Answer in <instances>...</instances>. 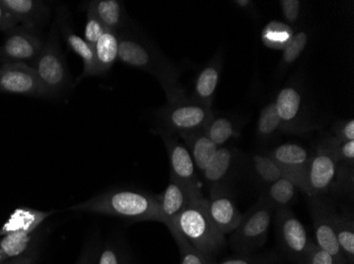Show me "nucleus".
<instances>
[{
  "label": "nucleus",
  "mask_w": 354,
  "mask_h": 264,
  "mask_svg": "<svg viewBox=\"0 0 354 264\" xmlns=\"http://www.w3.org/2000/svg\"><path fill=\"white\" fill-rule=\"evenodd\" d=\"M118 34L120 63L152 75L162 86L167 102L186 97L180 83V69L150 39L131 30Z\"/></svg>",
  "instance_id": "f257e3e1"
},
{
  "label": "nucleus",
  "mask_w": 354,
  "mask_h": 264,
  "mask_svg": "<svg viewBox=\"0 0 354 264\" xmlns=\"http://www.w3.org/2000/svg\"><path fill=\"white\" fill-rule=\"evenodd\" d=\"M71 210L105 214L130 221L162 222L156 194L141 190H111L87 201L71 206Z\"/></svg>",
  "instance_id": "f03ea898"
},
{
  "label": "nucleus",
  "mask_w": 354,
  "mask_h": 264,
  "mask_svg": "<svg viewBox=\"0 0 354 264\" xmlns=\"http://www.w3.org/2000/svg\"><path fill=\"white\" fill-rule=\"evenodd\" d=\"M170 233L182 235L193 247L212 258L224 249L225 236L212 223L207 212V199L201 192L193 194L188 206L169 227Z\"/></svg>",
  "instance_id": "7ed1b4c3"
},
{
  "label": "nucleus",
  "mask_w": 354,
  "mask_h": 264,
  "mask_svg": "<svg viewBox=\"0 0 354 264\" xmlns=\"http://www.w3.org/2000/svg\"><path fill=\"white\" fill-rule=\"evenodd\" d=\"M30 65L37 72L41 84L47 92L48 99L61 97L71 88L73 79L66 57L62 51L57 23H55L48 35L43 50Z\"/></svg>",
  "instance_id": "20e7f679"
},
{
  "label": "nucleus",
  "mask_w": 354,
  "mask_h": 264,
  "mask_svg": "<svg viewBox=\"0 0 354 264\" xmlns=\"http://www.w3.org/2000/svg\"><path fill=\"white\" fill-rule=\"evenodd\" d=\"M162 130L175 136L192 134L205 130L208 123L214 118L212 107L184 97L167 102L155 112Z\"/></svg>",
  "instance_id": "39448f33"
},
{
  "label": "nucleus",
  "mask_w": 354,
  "mask_h": 264,
  "mask_svg": "<svg viewBox=\"0 0 354 264\" xmlns=\"http://www.w3.org/2000/svg\"><path fill=\"white\" fill-rule=\"evenodd\" d=\"M274 208L260 196L230 238L232 249L240 254H252L264 245L272 224Z\"/></svg>",
  "instance_id": "423d86ee"
},
{
  "label": "nucleus",
  "mask_w": 354,
  "mask_h": 264,
  "mask_svg": "<svg viewBox=\"0 0 354 264\" xmlns=\"http://www.w3.org/2000/svg\"><path fill=\"white\" fill-rule=\"evenodd\" d=\"M345 165L334 158L325 144L320 145L311 156L307 170V196L320 198L337 190L347 180Z\"/></svg>",
  "instance_id": "0eeeda50"
},
{
  "label": "nucleus",
  "mask_w": 354,
  "mask_h": 264,
  "mask_svg": "<svg viewBox=\"0 0 354 264\" xmlns=\"http://www.w3.org/2000/svg\"><path fill=\"white\" fill-rule=\"evenodd\" d=\"M45 41L39 30L17 26L6 33L5 41L0 45V65H31L43 50Z\"/></svg>",
  "instance_id": "6e6552de"
},
{
  "label": "nucleus",
  "mask_w": 354,
  "mask_h": 264,
  "mask_svg": "<svg viewBox=\"0 0 354 264\" xmlns=\"http://www.w3.org/2000/svg\"><path fill=\"white\" fill-rule=\"evenodd\" d=\"M276 232L282 252L296 263H301L312 240L291 208L276 210Z\"/></svg>",
  "instance_id": "1a4fd4ad"
},
{
  "label": "nucleus",
  "mask_w": 354,
  "mask_h": 264,
  "mask_svg": "<svg viewBox=\"0 0 354 264\" xmlns=\"http://www.w3.org/2000/svg\"><path fill=\"white\" fill-rule=\"evenodd\" d=\"M310 214L315 233V244L339 264H348L342 253L334 230L335 210L320 198H309Z\"/></svg>",
  "instance_id": "9d476101"
},
{
  "label": "nucleus",
  "mask_w": 354,
  "mask_h": 264,
  "mask_svg": "<svg viewBox=\"0 0 354 264\" xmlns=\"http://www.w3.org/2000/svg\"><path fill=\"white\" fill-rule=\"evenodd\" d=\"M0 92L48 99L37 72L27 63L0 65Z\"/></svg>",
  "instance_id": "9b49d317"
},
{
  "label": "nucleus",
  "mask_w": 354,
  "mask_h": 264,
  "mask_svg": "<svg viewBox=\"0 0 354 264\" xmlns=\"http://www.w3.org/2000/svg\"><path fill=\"white\" fill-rule=\"evenodd\" d=\"M158 134L164 141L170 164V179L180 182L191 190H201L198 172L186 145L175 134L159 129Z\"/></svg>",
  "instance_id": "f8f14e48"
},
{
  "label": "nucleus",
  "mask_w": 354,
  "mask_h": 264,
  "mask_svg": "<svg viewBox=\"0 0 354 264\" xmlns=\"http://www.w3.org/2000/svg\"><path fill=\"white\" fill-rule=\"evenodd\" d=\"M274 102L281 121L282 132L301 134L313 128V125L306 120L302 94L297 86L284 87L278 92Z\"/></svg>",
  "instance_id": "ddd939ff"
},
{
  "label": "nucleus",
  "mask_w": 354,
  "mask_h": 264,
  "mask_svg": "<svg viewBox=\"0 0 354 264\" xmlns=\"http://www.w3.org/2000/svg\"><path fill=\"white\" fill-rule=\"evenodd\" d=\"M207 212L216 230L224 236L234 233L243 219V214L236 207L227 188L210 190Z\"/></svg>",
  "instance_id": "4468645a"
},
{
  "label": "nucleus",
  "mask_w": 354,
  "mask_h": 264,
  "mask_svg": "<svg viewBox=\"0 0 354 264\" xmlns=\"http://www.w3.org/2000/svg\"><path fill=\"white\" fill-rule=\"evenodd\" d=\"M59 17L57 19V26L61 32L64 41H66L67 47L71 52L81 57L83 61V71L80 75L77 81L95 77V47L89 45L83 37H80L73 31L68 19V12L65 8L59 10Z\"/></svg>",
  "instance_id": "2eb2a0df"
},
{
  "label": "nucleus",
  "mask_w": 354,
  "mask_h": 264,
  "mask_svg": "<svg viewBox=\"0 0 354 264\" xmlns=\"http://www.w3.org/2000/svg\"><path fill=\"white\" fill-rule=\"evenodd\" d=\"M239 152L232 147H218L214 158L202 172L209 190L227 188L228 181L234 176L239 162Z\"/></svg>",
  "instance_id": "dca6fc26"
},
{
  "label": "nucleus",
  "mask_w": 354,
  "mask_h": 264,
  "mask_svg": "<svg viewBox=\"0 0 354 264\" xmlns=\"http://www.w3.org/2000/svg\"><path fill=\"white\" fill-rule=\"evenodd\" d=\"M19 26L41 30L50 16V5L41 0H0Z\"/></svg>",
  "instance_id": "f3484780"
},
{
  "label": "nucleus",
  "mask_w": 354,
  "mask_h": 264,
  "mask_svg": "<svg viewBox=\"0 0 354 264\" xmlns=\"http://www.w3.org/2000/svg\"><path fill=\"white\" fill-rule=\"evenodd\" d=\"M201 192V190H191L183 185L180 182L170 179L168 186L162 194L157 196L159 210L162 214V223L167 227H170L183 212L188 206L193 194Z\"/></svg>",
  "instance_id": "a211bd4d"
},
{
  "label": "nucleus",
  "mask_w": 354,
  "mask_h": 264,
  "mask_svg": "<svg viewBox=\"0 0 354 264\" xmlns=\"http://www.w3.org/2000/svg\"><path fill=\"white\" fill-rule=\"evenodd\" d=\"M222 53H216L196 75L191 99L203 103L207 106L212 107L214 94L222 74Z\"/></svg>",
  "instance_id": "6ab92c4d"
},
{
  "label": "nucleus",
  "mask_w": 354,
  "mask_h": 264,
  "mask_svg": "<svg viewBox=\"0 0 354 264\" xmlns=\"http://www.w3.org/2000/svg\"><path fill=\"white\" fill-rule=\"evenodd\" d=\"M86 8L91 9L105 29L120 33L129 29V16L119 0H91Z\"/></svg>",
  "instance_id": "aec40b11"
},
{
  "label": "nucleus",
  "mask_w": 354,
  "mask_h": 264,
  "mask_svg": "<svg viewBox=\"0 0 354 264\" xmlns=\"http://www.w3.org/2000/svg\"><path fill=\"white\" fill-rule=\"evenodd\" d=\"M53 212L29 207L17 208L0 228V237L13 233H35L39 226Z\"/></svg>",
  "instance_id": "412c9836"
},
{
  "label": "nucleus",
  "mask_w": 354,
  "mask_h": 264,
  "mask_svg": "<svg viewBox=\"0 0 354 264\" xmlns=\"http://www.w3.org/2000/svg\"><path fill=\"white\" fill-rule=\"evenodd\" d=\"M95 77L107 74L114 67L119 57V34L105 29L102 37L95 45Z\"/></svg>",
  "instance_id": "4be33fe9"
},
{
  "label": "nucleus",
  "mask_w": 354,
  "mask_h": 264,
  "mask_svg": "<svg viewBox=\"0 0 354 264\" xmlns=\"http://www.w3.org/2000/svg\"><path fill=\"white\" fill-rule=\"evenodd\" d=\"M180 136L184 141L187 150L190 152L198 172L202 174L205 168L207 167V165L214 158L218 147L207 136L205 130L182 134Z\"/></svg>",
  "instance_id": "5701e85b"
},
{
  "label": "nucleus",
  "mask_w": 354,
  "mask_h": 264,
  "mask_svg": "<svg viewBox=\"0 0 354 264\" xmlns=\"http://www.w3.org/2000/svg\"><path fill=\"white\" fill-rule=\"evenodd\" d=\"M268 156L275 161L282 170L307 168L310 156L306 147L295 143H286L270 150Z\"/></svg>",
  "instance_id": "b1692460"
},
{
  "label": "nucleus",
  "mask_w": 354,
  "mask_h": 264,
  "mask_svg": "<svg viewBox=\"0 0 354 264\" xmlns=\"http://www.w3.org/2000/svg\"><path fill=\"white\" fill-rule=\"evenodd\" d=\"M297 196L298 188L295 184L286 176H282L274 183L266 186L261 198L276 210L279 208H291L297 200Z\"/></svg>",
  "instance_id": "393cba45"
},
{
  "label": "nucleus",
  "mask_w": 354,
  "mask_h": 264,
  "mask_svg": "<svg viewBox=\"0 0 354 264\" xmlns=\"http://www.w3.org/2000/svg\"><path fill=\"white\" fill-rule=\"evenodd\" d=\"M240 128V122L236 119L214 115L205 128V134L216 146L223 147L232 138L239 136Z\"/></svg>",
  "instance_id": "a878e982"
},
{
  "label": "nucleus",
  "mask_w": 354,
  "mask_h": 264,
  "mask_svg": "<svg viewBox=\"0 0 354 264\" xmlns=\"http://www.w3.org/2000/svg\"><path fill=\"white\" fill-rule=\"evenodd\" d=\"M334 230L348 264H354V222L349 214H334Z\"/></svg>",
  "instance_id": "bb28decb"
},
{
  "label": "nucleus",
  "mask_w": 354,
  "mask_h": 264,
  "mask_svg": "<svg viewBox=\"0 0 354 264\" xmlns=\"http://www.w3.org/2000/svg\"><path fill=\"white\" fill-rule=\"evenodd\" d=\"M280 132H282L281 121L275 102L268 103L260 111L257 124V139L262 143H270Z\"/></svg>",
  "instance_id": "cd10ccee"
},
{
  "label": "nucleus",
  "mask_w": 354,
  "mask_h": 264,
  "mask_svg": "<svg viewBox=\"0 0 354 264\" xmlns=\"http://www.w3.org/2000/svg\"><path fill=\"white\" fill-rule=\"evenodd\" d=\"M293 28L284 21H272L263 28L261 32V41L266 47L272 50L283 51L293 39Z\"/></svg>",
  "instance_id": "c85d7f7f"
},
{
  "label": "nucleus",
  "mask_w": 354,
  "mask_h": 264,
  "mask_svg": "<svg viewBox=\"0 0 354 264\" xmlns=\"http://www.w3.org/2000/svg\"><path fill=\"white\" fill-rule=\"evenodd\" d=\"M252 168L257 180L266 186L283 176V170L268 154H252Z\"/></svg>",
  "instance_id": "c756f323"
},
{
  "label": "nucleus",
  "mask_w": 354,
  "mask_h": 264,
  "mask_svg": "<svg viewBox=\"0 0 354 264\" xmlns=\"http://www.w3.org/2000/svg\"><path fill=\"white\" fill-rule=\"evenodd\" d=\"M35 233H13L0 239V264L24 255L33 240Z\"/></svg>",
  "instance_id": "7c9ffc66"
},
{
  "label": "nucleus",
  "mask_w": 354,
  "mask_h": 264,
  "mask_svg": "<svg viewBox=\"0 0 354 264\" xmlns=\"http://www.w3.org/2000/svg\"><path fill=\"white\" fill-rule=\"evenodd\" d=\"M308 39L309 37L306 31H298L294 34L291 43H288V47L283 50L278 72H284L290 65H293L299 59L304 49L307 48Z\"/></svg>",
  "instance_id": "2f4dec72"
},
{
  "label": "nucleus",
  "mask_w": 354,
  "mask_h": 264,
  "mask_svg": "<svg viewBox=\"0 0 354 264\" xmlns=\"http://www.w3.org/2000/svg\"><path fill=\"white\" fill-rule=\"evenodd\" d=\"M176 242L180 254V264H214L212 258L207 257L204 254L193 247L182 235L171 233Z\"/></svg>",
  "instance_id": "473e14b6"
},
{
  "label": "nucleus",
  "mask_w": 354,
  "mask_h": 264,
  "mask_svg": "<svg viewBox=\"0 0 354 264\" xmlns=\"http://www.w3.org/2000/svg\"><path fill=\"white\" fill-rule=\"evenodd\" d=\"M334 158L342 164L353 165L354 141H343L335 136H330L324 143Z\"/></svg>",
  "instance_id": "72a5a7b5"
},
{
  "label": "nucleus",
  "mask_w": 354,
  "mask_h": 264,
  "mask_svg": "<svg viewBox=\"0 0 354 264\" xmlns=\"http://www.w3.org/2000/svg\"><path fill=\"white\" fill-rule=\"evenodd\" d=\"M104 31L105 27L103 23L99 21L98 17L91 9L86 8V25H85L84 30L85 41L89 45L95 47V43H98Z\"/></svg>",
  "instance_id": "f704fd0d"
},
{
  "label": "nucleus",
  "mask_w": 354,
  "mask_h": 264,
  "mask_svg": "<svg viewBox=\"0 0 354 264\" xmlns=\"http://www.w3.org/2000/svg\"><path fill=\"white\" fill-rule=\"evenodd\" d=\"M286 25L292 27L299 21L301 3L299 0H281L279 3Z\"/></svg>",
  "instance_id": "c9c22d12"
},
{
  "label": "nucleus",
  "mask_w": 354,
  "mask_h": 264,
  "mask_svg": "<svg viewBox=\"0 0 354 264\" xmlns=\"http://www.w3.org/2000/svg\"><path fill=\"white\" fill-rule=\"evenodd\" d=\"M300 264H339L327 252L316 245L315 242L310 244L309 251Z\"/></svg>",
  "instance_id": "e433bc0d"
},
{
  "label": "nucleus",
  "mask_w": 354,
  "mask_h": 264,
  "mask_svg": "<svg viewBox=\"0 0 354 264\" xmlns=\"http://www.w3.org/2000/svg\"><path fill=\"white\" fill-rule=\"evenodd\" d=\"M334 136L343 141H354V121L343 120L336 122L332 129Z\"/></svg>",
  "instance_id": "4c0bfd02"
},
{
  "label": "nucleus",
  "mask_w": 354,
  "mask_h": 264,
  "mask_svg": "<svg viewBox=\"0 0 354 264\" xmlns=\"http://www.w3.org/2000/svg\"><path fill=\"white\" fill-rule=\"evenodd\" d=\"M17 26H19V23L14 19L13 16L0 3V31L8 33Z\"/></svg>",
  "instance_id": "58836bf2"
},
{
  "label": "nucleus",
  "mask_w": 354,
  "mask_h": 264,
  "mask_svg": "<svg viewBox=\"0 0 354 264\" xmlns=\"http://www.w3.org/2000/svg\"><path fill=\"white\" fill-rule=\"evenodd\" d=\"M218 264H266V261H264L263 258L252 257V256H240V257L224 260V261Z\"/></svg>",
  "instance_id": "ea45409f"
},
{
  "label": "nucleus",
  "mask_w": 354,
  "mask_h": 264,
  "mask_svg": "<svg viewBox=\"0 0 354 264\" xmlns=\"http://www.w3.org/2000/svg\"><path fill=\"white\" fill-rule=\"evenodd\" d=\"M98 264L122 263H121L118 253H117L114 249H111V247H107V249H105L104 251L102 252V254H101L100 258H99Z\"/></svg>",
  "instance_id": "a19ab883"
},
{
  "label": "nucleus",
  "mask_w": 354,
  "mask_h": 264,
  "mask_svg": "<svg viewBox=\"0 0 354 264\" xmlns=\"http://www.w3.org/2000/svg\"><path fill=\"white\" fill-rule=\"evenodd\" d=\"M232 3H234L238 9H240L241 11L250 14L252 17L256 16L257 10L254 1H250V0H234V1H232Z\"/></svg>",
  "instance_id": "79ce46f5"
},
{
  "label": "nucleus",
  "mask_w": 354,
  "mask_h": 264,
  "mask_svg": "<svg viewBox=\"0 0 354 264\" xmlns=\"http://www.w3.org/2000/svg\"><path fill=\"white\" fill-rule=\"evenodd\" d=\"M3 264H35V259L30 256L21 255L19 257L12 258L8 263Z\"/></svg>",
  "instance_id": "37998d69"
},
{
  "label": "nucleus",
  "mask_w": 354,
  "mask_h": 264,
  "mask_svg": "<svg viewBox=\"0 0 354 264\" xmlns=\"http://www.w3.org/2000/svg\"><path fill=\"white\" fill-rule=\"evenodd\" d=\"M80 264H89V263H87L86 261H84V262H82V263H80Z\"/></svg>",
  "instance_id": "c03bdc74"
}]
</instances>
